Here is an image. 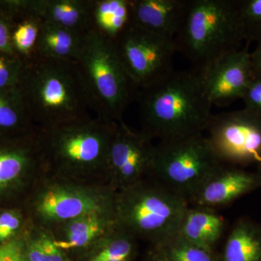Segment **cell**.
Returning <instances> with one entry per match:
<instances>
[{
    "label": "cell",
    "instance_id": "10",
    "mask_svg": "<svg viewBox=\"0 0 261 261\" xmlns=\"http://www.w3.org/2000/svg\"><path fill=\"white\" fill-rule=\"evenodd\" d=\"M201 71L212 106H228L242 99L252 78L248 44L224 55Z\"/></svg>",
    "mask_w": 261,
    "mask_h": 261
},
{
    "label": "cell",
    "instance_id": "11",
    "mask_svg": "<svg viewBox=\"0 0 261 261\" xmlns=\"http://www.w3.org/2000/svg\"><path fill=\"white\" fill-rule=\"evenodd\" d=\"M150 140L143 132L135 133L123 121L118 122L106 165L125 188L140 181V176L150 171L154 149Z\"/></svg>",
    "mask_w": 261,
    "mask_h": 261
},
{
    "label": "cell",
    "instance_id": "3",
    "mask_svg": "<svg viewBox=\"0 0 261 261\" xmlns=\"http://www.w3.org/2000/svg\"><path fill=\"white\" fill-rule=\"evenodd\" d=\"M75 63L91 111L98 118L122 121L139 89L123 68L113 41L89 31Z\"/></svg>",
    "mask_w": 261,
    "mask_h": 261
},
{
    "label": "cell",
    "instance_id": "9",
    "mask_svg": "<svg viewBox=\"0 0 261 261\" xmlns=\"http://www.w3.org/2000/svg\"><path fill=\"white\" fill-rule=\"evenodd\" d=\"M207 139L223 163L261 168V115L244 108L213 115Z\"/></svg>",
    "mask_w": 261,
    "mask_h": 261
},
{
    "label": "cell",
    "instance_id": "12",
    "mask_svg": "<svg viewBox=\"0 0 261 261\" xmlns=\"http://www.w3.org/2000/svg\"><path fill=\"white\" fill-rule=\"evenodd\" d=\"M261 188L260 171L227 167L224 163L202 185L190 202L210 207L227 205L243 196Z\"/></svg>",
    "mask_w": 261,
    "mask_h": 261
},
{
    "label": "cell",
    "instance_id": "24",
    "mask_svg": "<svg viewBox=\"0 0 261 261\" xmlns=\"http://www.w3.org/2000/svg\"><path fill=\"white\" fill-rule=\"evenodd\" d=\"M32 146L0 147V187L18 177L32 160Z\"/></svg>",
    "mask_w": 261,
    "mask_h": 261
},
{
    "label": "cell",
    "instance_id": "36",
    "mask_svg": "<svg viewBox=\"0 0 261 261\" xmlns=\"http://www.w3.org/2000/svg\"><path fill=\"white\" fill-rule=\"evenodd\" d=\"M258 171H260V172L261 173V168L260 170H258Z\"/></svg>",
    "mask_w": 261,
    "mask_h": 261
},
{
    "label": "cell",
    "instance_id": "15",
    "mask_svg": "<svg viewBox=\"0 0 261 261\" xmlns=\"http://www.w3.org/2000/svg\"><path fill=\"white\" fill-rule=\"evenodd\" d=\"M224 218L215 209L189 206L178 234L194 245L212 251L224 232Z\"/></svg>",
    "mask_w": 261,
    "mask_h": 261
},
{
    "label": "cell",
    "instance_id": "1",
    "mask_svg": "<svg viewBox=\"0 0 261 261\" xmlns=\"http://www.w3.org/2000/svg\"><path fill=\"white\" fill-rule=\"evenodd\" d=\"M143 133L161 141L200 135L207 130L212 104L204 86L202 71H176L139 89Z\"/></svg>",
    "mask_w": 261,
    "mask_h": 261
},
{
    "label": "cell",
    "instance_id": "6",
    "mask_svg": "<svg viewBox=\"0 0 261 261\" xmlns=\"http://www.w3.org/2000/svg\"><path fill=\"white\" fill-rule=\"evenodd\" d=\"M223 163L202 134L161 141L154 147L149 172L155 181L185 198L192 197Z\"/></svg>",
    "mask_w": 261,
    "mask_h": 261
},
{
    "label": "cell",
    "instance_id": "23",
    "mask_svg": "<svg viewBox=\"0 0 261 261\" xmlns=\"http://www.w3.org/2000/svg\"><path fill=\"white\" fill-rule=\"evenodd\" d=\"M43 21L37 16L18 20L12 31V44L15 55L22 61H28L35 54Z\"/></svg>",
    "mask_w": 261,
    "mask_h": 261
},
{
    "label": "cell",
    "instance_id": "8",
    "mask_svg": "<svg viewBox=\"0 0 261 261\" xmlns=\"http://www.w3.org/2000/svg\"><path fill=\"white\" fill-rule=\"evenodd\" d=\"M123 68L138 89L167 76L177 51L174 40L156 35L130 23L113 41Z\"/></svg>",
    "mask_w": 261,
    "mask_h": 261
},
{
    "label": "cell",
    "instance_id": "19",
    "mask_svg": "<svg viewBox=\"0 0 261 261\" xmlns=\"http://www.w3.org/2000/svg\"><path fill=\"white\" fill-rule=\"evenodd\" d=\"M92 30L114 41L132 23L130 0H94Z\"/></svg>",
    "mask_w": 261,
    "mask_h": 261
},
{
    "label": "cell",
    "instance_id": "20",
    "mask_svg": "<svg viewBox=\"0 0 261 261\" xmlns=\"http://www.w3.org/2000/svg\"><path fill=\"white\" fill-rule=\"evenodd\" d=\"M32 123L18 88L0 90V137L29 133Z\"/></svg>",
    "mask_w": 261,
    "mask_h": 261
},
{
    "label": "cell",
    "instance_id": "16",
    "mask_svg": "<svg viewBox=\"0 0 261 261\" xmlns=\"http://www.w3.org/2000/svg\"><path fill=\"white\" fill-rule=\"evenodd\" d=\"M39 209L44 217L60 221L97 213L101 208L92 197L84 194L65 189H55L43 196Z\"/></svg>",
    "mask_w": 261,
    "mask_h": 261
},
{
    "label": "cell",
    "instance_id": "28",
    "mask_svg": "<svg viewBox=\"0 0 261 261\" xmlns=\"http://www.w3.org/2000/svg\"><path fill=\"white\" fill-rule=\"evenodd\" d=\"M242 99L245 108L261 115V77H252Z\"/></svg>",
    "mask_w": 261,
    "mask_h": 261
},
{
    "label": "cell",
    "instance_id": "33",
    "mask_svg": "<svg viewBox=\"0 0 261 261\" xmlns=\"http://www.w3.org/2000/svg\"><path fill=\"white\" fill-rule=\"evenodd\" d=\"M44 253L43 238L34 242L29 247L25 259L27 261H42Z\"/></svg>",
    "mask_w": 261,
    "mask_h": 261
},
{
    "label": "cell",
    "instance_id": "34",
    "mask_svg": "<svg viewBox=\"0 0 261 261\" xmlns=\"http://www.w3.org/2000/svg\"><path fill=\"white\" fill-rule=\"evenodd\" d=\"M252 77H261V41L257 42L255 50L250 53Z\"/></svg>",
    "mask_w": 261,
    "mask_h": 261
},
{
    "label": "cell",
    "instance_id": "30",
    "mask_svg": "<svg viewBox=\"0 0 261 261\" xmlns=\"http://www.w3.org/2000/svg\"><path fill=\"white\" fill-rule=\"evenodd\" d=\"M13 25V22L0 16V51L12 56H16L12 44V31Z\"/></svg>",
    "mask_w": 261,
    "mask_h": 261
},
{
    "label": "cell",
    "instance_id": "26",
    "mask_svg": "<svg viewBox=\"0 0 261 261\" xmlns=\"http://www.w3.org/2000/svg\"><path fill=\"white\" fill-rule=\"evenodd\" d=\"M128 233L111 239L89 261H130L135 254V244Z\"/></svg>",
    "mask_w": 261,
    "mask_h": 261
},
{
    "label": "cell",
    "instance_id": "2",
    "mask_svg": "<svg viewBox=\"0 0 261 261\" xmlns=\"http://www.w3.org/2000/svg\"><path fill=\"white\" fill-rule=\"evenodd\" d=\"M18 89L31 121L43 129L89 117L88 99L75 61L34 54L23 62Z\"/></svg>",
    "mask_w": 261,
    "mask_h": 261
},
{
    "label": "cell",
    "instance_id": "35",
    "mask_svg": "<svg viewBox=\"0 0 261 261\" xmlns=\"http://www.w3.org/2000/svg\"><path fill=\"white\" fill-rule=\"evenodd\" d=\"M151 260L152 261H168L155 248L151 255Z\"/></svg>",
    "mask_w": 261,
    "mask_h": 261
},
{
    "label": "cell",
    "instance_id": "5",
    "mask_svg": "<svg viewBox=\"0 0 261 261\" xmlns=\"http://www.w3.org/2000/svg\"><path fill=\"white\" fill-rule=\"evenodd\" d=\"M188 201L158 181L137 182L117 200L118 224L126 233L145 237L159 245L178 233Z\"/></svg>",
    "mask_w": 261,
    "mask_h": 261
},
{
    "label": "cell",
    "instance_id": "22",
    "mask_svg": "<svg viewBox=\"0 0 261 261\" xmlns=\"http://www.w3.org/2000/svg\"><path fill=\"white\" fill-rule=\"evenodd\" d=\"M154 248L168 261H219L214 252L190 243L178 233L154 245Z\"/></svg>",
    "mask_w": 261,
    "mask_h": 261
},
{
    "label": "cell",
    "instance_id": "29",
    "mask_svg": "<svg viewBox=\"0 0 261 261\" xmlns=\"http://www.w3.org/2000/svg\"><path fill=\"white\" fill-rule=\"evenodd\" d=\"M20 219L13 211H5L0 214V243H4L18 229Z\"/></svg>",
    "mask_w": 261,
    "mask_h": 261
},
{
    "label": "cell",
    "instance_id": "17",
    "mask_svg": "<svg viewBox=\"0 0 261 261\" xmlns=\"http://www.w3.org/2000/svg\"><path fill=\"white\" fill-rule=\"evenodd\" d=\"M221 261H261V223L242 218L231 228Z\"/></svg>",
    "mask_w": 261,
    "mask_h": 261
},
{
    "label": "cell",
    "instance_id": "4",
    "mask_svg": "<svg viewBox=\"0 0 261 261\" xmlns=\"http://www.w3.org/2000/svg\"><path fill=\"white\" fill-rule=\"evenodd\" d=\"M243 41L233 0H188L174 39L177 51L200 70L238 49Z\"/></svg>",
    "mask_w": 261,
    "mask_h": 261
},
{
    "label": "cell",
    "instance_id": "31",
    "mask_svg": "<svg viewBox=\"0 0 261 261\" xmlns=\"http://www.w3.org/2000/svg\"><path fill=\"white\" fill-rule=\"evenodd\" d=\"M0 261H23L21 245L12 241L0 245Z\"/></svg>",
    "mask_w": 261,
    "mask_h": 261
},
{
    "label": "cell",
    "instance_id": "25",
    "mask_svg": "<svg viewBox=\"0 0 261 261\" xmlns=\"http://www.w3.org/2000/svg\"><path fill=\"white\" fill-rule=\"evenodd\" d=\"M240 33L247 44L261 41V0L237 1Z\"/></svg>",
    "mask_w": 261,
    "mask_h": 261
},
{
    "label": "cell",
    "instance_id": "7",
    "mask_svg": "<svg viewBox=\"0 0 261 261\" xmlns=\"http://www.w3.org/2000/svg\"><path fill=\"white\" fill-rule=\"evenodd\" d=\"M118 122L84 118L44 128L42 147L57 162L78 166L106 164Z\"/></svg>",
    "mask_w": 261,
    "mask_h": 261
},
{
    "label": "cell",
    "instance_id": "32",
    "mask_svg": "<svg viewBox=\"0 0 261 261\" xmlns=\"http://www.w3.org/2000/svg\"><path fill=\"white\" fill-rule=\"evenodd\" d=\"M44 253L42 261H65V257L61 249L57 247L51 240L43 238Z\"/></svg>",
    "mask_w": 261,
    "mask_h": 261
},
{
    "label": "cell",
    "instance_id": "13",
    "mask_svg": "<svg viewBox=\"0 0 261 261\" xmlns=\"http://www.w3.org/2000/svg\"><path fill=\"white\" fill-rule=\"evenodd\" d=\"M188 0H130L132 23L156 35L174 40Z\"/></svg>",
    "mask_w": 261,
    "mask_h": 261
},
{
    "label": "cell",
    "instance_id": "21",
    "mask_svg": "<svg viewBox=\"0 0 261 261\" xmlns=\"http://www.w3.org/2000/svg\"><path fill=\"white\" fill-rule=\"evenodd\" d=\"M103 230V224L97 213L84 215L72 220L66 229L65 239L53 241L61 250H70L88 245Z\"/></svg>",
    "mask_w": 261,
    "mask_h": 261
},
{
    "label": "cell",
    "instance_id": "18",
    "mask_svg": "<svg viewBox=\"0 0 261 261\" xmlns=\"http://www.w3.org/2000/svg\"><path fill=\"white\" fill-rule=\"evenodd\" d=\"M85 34L43 22L35 54L53 59L75 62Z\"/></svg>",
    "mask_w": 261,
    "mask_h": 261
},
{
    "label": "cell",
    "instance_id": "27",
    "mask_svg": "<svg viewBox=\"0 0 261 261\" xmlns=\"http://www.w3.org/2000/svg\"><path fill=\"white\" fill-rule=\"evenodd\" d=\"M23 68V61L18 56L0 51V90L18 88Z\"/></svg>",
    "mask_w": 261,
    "mask_h": 261
},
{
    "label": "cell",
    "instance_id": "14",
    "mask_svg": "<svg viewBox=\"0 0 261 261\" xmlns=\"http://www.w3.org/2000/svg\"><path fill=\"white\" fill-rule=\"evenodd\" d=\"M94 0H32L33 15L43 22L87 34L92 30Z\"/></svg>",
    "mask_w": 261,
    "mask_h": 261
}]
</instances>
